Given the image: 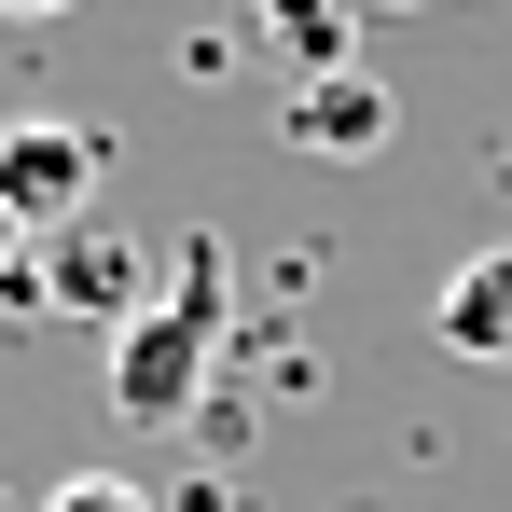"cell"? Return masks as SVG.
<instances>
[{"instance_id": "277c9868", "label": "cell", "mask_w": 512, "mask_h": 512, "mask_svg": "<svg viewBox=\"0 0 512 512\" xmlns=\"http://www.w3.org/2000/svg\"><path fill=\"white\" fill-rule=\"evenodd\" d=\"M429 333L457 346V360H512V250H471L443 277V305H429Z\"/></svg>"}, {"instance_id": "7a4b0ae2", "label": "cell", "mask_w": 512, "mask_h": 512, "mask_svg": "<svg viewBox=\"0 0 512 512\" xmlns=\"http://www.w3.org/2000/svg\"><path fill=\"white\" fill-rule=\"evenodd\" d=\"M0 208H14V236L42 250V236H70V222H97V139L84 125H0Z\"/></svg>"}, {"instance_id": "52a82bcc", "label": "cell", "mask_w": 512, "mask_h": 512, "mask_svg": "<svg viewBox=\"0 0 512 512\" xmlns=\"http://www.w3.org/2000/svg\"><path fill=\"white\" fill-rule=\"evenodd\" d=\"M42 512H153V499H139L125 471H70V485H56V499H42Z\"/></svg>"}, {"instance_id": "8992f818", "label": "cell", "mask_w": 512, "mask_h": 512, "mask_svg": "<svg viewBox=\"0 0 512 512\" xmlns=\"http://www.w3.org/2000/svg\"><path fill=\"white\" fill-rule=\"evenodd\" d=\"M277 42H291V56H305L319 84H333V70H346V14H277Z\"/></svg>"}, {"instance_id": "5b68a950", "label": "cell", "mask_w": 512, "mask_h": 512, "mask_svg": "<svg viewBox=\"0 0 512 512\" xmlns=\"http://www.w3.org/2000/svg\"><path fill=\"white\" fill-rule=\"evenodd\" d=\"M291 153H333V167H360V153H388V97L360 84V70H333V84L291 97Z\"/></svg>"}, {"instance_id": "6da1fadb", "label": "cell", "mask_w": 512, "mask_h": 512, "mask_svg": "<svg viewBox=\"0 0 512 512\" xmlns=\"http://www.w3.org/2000/svg\"><path fill=\"white\" fill-rule=\"evenodd\" d=\"M222 305H236V263H222V236H194V250L167 263V291L111 333V416H125V429H180L194 402H208Z\"/></svg>"}, {"instance_id": "3957f363", "label": "cell", "mask_w": 512, "mask_h": 512, "mask_svg": "<svg viewBox=\"0 0 512 512\" xmlns=\"http://www.w3.org/2000/svg\"><path fill=\"white\" fill-rule=\"evenodd\" d=\"M28 277H42V291H56L70 319H111V333H125L139 305H153V263L125 250L111 222H70V236H42V263H28Z\"/></svg>"}, {"instance_id": "ba28073f", "label": "cell", "mask_w": 512, "mask_h": 512, "mask_svg": "<svg viewBox=\"0 0 512 512\" xmlns=\"http://www.w3.org/2000/svg\"><path fill=\"white\" fill-rule=\"evenodd\" d=\"M14 250H28V236H14V208H0V277H14Z\"/></svg>"}]
</instances>
